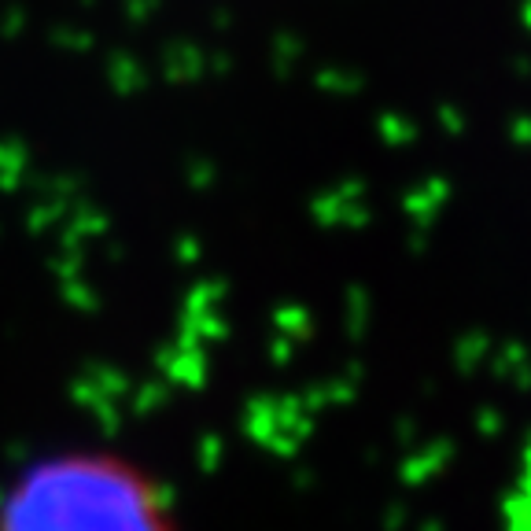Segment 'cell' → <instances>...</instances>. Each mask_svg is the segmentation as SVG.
<instances>
[{
	"label": "cell",
	"instance_id": "1",
	"mask_svg": "<svg viewBox=\"0 0 531 531\" xmlns=\"http://www.w3.org/2000/svg\"><path fill=\"white\" fill-rule=\"evenodd\" d=\"M0 531H166L144 480L108 458L37 465L8 495Z\"/></svg>",
	"mask_w": 531,
	"mask_h": 531
}]
</instances>
